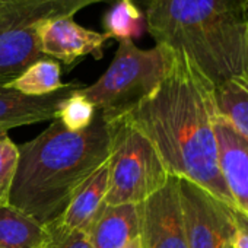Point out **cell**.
Listing matches in <instances>:
<instances>
[{
  "label": "cell",
  "instance_id": "1",
  "mask_svg": "<svg viewBox=\"0 0 248 248\" xmlns=\"http://www.w3.org/2000/svg\"><path fill=\"white\" fill-rule=\"evenodd\" d=\"M170 50L158 88L124 115L151 140L171 175L200 186L239 213L219 167L216 86L184 51Z\"/></svg>",
  "mask_w": 248,
  "mask_h": 248
},
{
  "label": "cell",
  "instance_id": "2",
  "mask_svg": "<svg viewBox=\"0 0 248 248\" xmlns=\"http://www.w3.org/2000/svg\"><path fill=\"white\" fill-rule=\"evenodd\" d=\"M18 149L9 204L53 228L75 191L108 161L111 124L101 111L82 132H70L54 118L47 130Z\"/></svg>",
  "mask_w": 248,
  "mask_h": 248
},
{
  "label": "cell",
  "instance_id": "3",
  "mask_svg": "<svg viewBox=\"0 0 248 248\" xmlns=\"http://www.w3.org/2000/svg\"><path fill=\"white\" fill-rule=\"evenodd\" d=\"M145 22L156 46L184 51L215 86L248 78L245 0H151Z\"/></svg>",
  "mask_w": 248,
  "mask_h": 248
},
{
  "label": "cell",
  "instance_id": "4",
  "mask_svg": "<svg viewBox=\"0 0 248 248\" xmlns=\"http://www.w3.org/2000/svg\"><path fill=\"white\" fill-rule=\"evenodd\" d=\"M171 50L164 46L139 48L133 40L118 41L115 56L105 73L79 92L88 98L107 120L127 114L151 95L164 79Z\"/></svg>",
  "mask_w": 248,
  "mask_h": 248
},
{
  "label": "cell",
  "instance_id": "5",
  "mask_svg": "<svg viewBox=\"0 0 248 248\" xmlns=\"http://www.w3.org/2000/svg\"><path fill=\"white\" fill-rule=\"evenodd\" d=\"M108 121L111 151L105 204H139L158 191L171 174L151 140L126 115Z\"/></svg>",
  "mask_w": 248,
  "mask_h": 248
},
{
  "label": "cell",
  "instance_id": "6",
  "mask_svg": "<svg viewBox=\"0 0 248 248\" xmlns=\"http://www.w3.org/2000/svg\"><path fill=\"white\" fill-rule=\"evenodd\" d=\"M111 0H0V85H8L37 60L40 27L51 19Z\"/></svg>",
  "mask_w": 248,
  "mask_h": 248
},
{
  "label": "cell",
  "instance_id": "7",
  "mask_svg": "<svg viewBox=\"0 0 248 248\" xmlns=\"http://www.w3.org/2000/svg\"><path fill=\"white\" fill-rule=\"evenodd\" d=\"M178 184L187 248H232L239 213L186 178Z\"/></svg>",
  "mask_w": 248,
  "mask_h": 248
},
{
  "label": "cell",
  "instance_id": "8",
  "mask_svg": "<svg viewBox=\"0 0 248 248\" xmlns=\"http://www.w3.org/2000/svg\"><path fill=\"white\" fill-rule=\"evenodd\" d=\"M142 248H187L178 177L138 204Z\"/></svg>",
  "mask_w": 248,
  "mask_h": 248
},
{
  "label": "cell",
  "instance_id": "9",
  "mask_svg": "<svg viewBox=\"0 0 248 248\" xmlns=\"http://www.w3.org/2000/svg\"><path fill=\"white\" fill-rule=\"evenodd\" d=\"M41 53L66 66H73L79 59L93 56L102 59L104 47L111 38L105 32L88 30L73 21V16H62L44 22L38 32Z\"/></svg>",
  "mask_w": 248,
  "mask_h": 248
},
{
  "label": "cell",
  "instance_id": "10",
  "mask_svg": "<svg viewBox=\"0 0 248 248\" xmlns=\"http://www.w3.org/2000/svg\"><path fill=\"white\" fill-rule=\"evenodd\" d=\"M79 88H82L79 82H69L54 93L30 96L11 86L0 85V130L8 132L19 126L53 121L62 101Z\"/></svg>",
  "mask_w": 248,
  "mask_h": 248
},
{
  "label": "cell",
  "instance_id": "11",
  "mask_svg": "<svg viewBox=\"0 0 248 248\" xmlns=\"http://www.w3.org/2000/svg\"><path fill=\"white\" fill-rule=\"evenodd\" d=\"M215 129L223 181L238 212L248 219V139L219 115Z\"/></svg>",
  "mask_w": 248,
  "mask_h": 248
},
{
  "label": "cell",
  "instance_id": "12",
  "mask_svg": "<svg viewBox=\"0 0 248 248\" xmlns=\"http://www.w3.org/2000/svg\"><path fill=\"white\" fill-rule=\"evenodd\" d=\"M108 178L109 168L107 161L72 196L63 216L51 228L56 238H62L75 231H88L105 204Z\"/></svg>",
  "mask_w": 248,
  "mask_h": 248
},
{
  "label": "cell",
  "instance_id": "13",
  "mask_svg": "<svg viewBox=\"0 0 248 248\" xmlns=\"http://www.w3.org/2000/svg\"><path fill=\"white\" fill-rule=\"evenodd\" d=\"M88 235L93 248H124L139 238L138 204H104Z\"/></svg>",
  "mask_w": 248,
  "mask_h": 248
},
{
  "label": "cell",
  "instance_id": "14",
  "mask_svg": "<svg viewBox=\"0 0 248 248\" xmlns=\"http://www.w3.org/2000/svg\"><path fill=\"white\" fill-rule=\"evenodd\" d=\"M56 235L12 204L0 207V248H54Z\"/></svg>",
  "mask_w": 248,
  "mask_h": 248
},
{
  "label": "cell",
  "instance_id": "15",
  "mask_svg": "<svg viewBox=\"0 0 248 248\" xmlns=\"http://www.w3.org/2000/svg\"><path fill=\"white\" fill-rule=\"evenodd\" d=\"M217 115L248 139V78H232L215 89Z\"/></svg>",
  "mask_w": 248,
  "mask_h": 248
},
{
  "label": "cell",
  "instance_id": "16",
  "mask_svg": "<svg viewBox=\"0 0 248 248\" xmlns=\"http://www.w3.org/2000/svg\"><path fill=\"white\" fill-rule=\"evenodd\" d=\"M6 86L30 96L54 93L64 86L62 82L60 63L48 57L37 60Z\"/></svg>",
  "mask_w": 248,
  "mask_h": 248
},
{
  "label": "cell",
  "instance_id": "17",
  "mask_svg": "<svg viewBox=\"0 0 248 248\" xmlns=\"http://www.w3.org/2000/svg\"><path fill=\"white\" fill-rule=\"evenodd\" d=\"M145 16L136 0H115L104 16V30L111 40H133L142 34Z\"/></svg>",
  "mask_w": 248,
  "mask_h": 248
},
{
  "label": "cell",
  "instance_id": "18",
  "mask_svg": "<svg viewBox=\"0 0 248 248\" xmlns=\"http://www.w3.org/2000/svg\"><path fill=\"white\" fill-rule=\"evenodd\" d=\"M79 89L62 101L56 114V118L70 132H82L88 129L96 115L93 104L85 98Z\"/></svg>",
  "mask_w": 248,
  "mask_h": 248
},
{
  "label": "cell",
  "instance_id": "19",
  "mask_svg": "<svg viewBox=\"0 0 248 248\" xmlns=\"http://www.w3.org/2000/svg\"><path fill=\"white\" fill-rule=\"evenodd\" d=\"M19 162V149L12 139L5 135L0 139V207L9 204L14 180Z\"/></svg>",
  "mask_w": 248,
  "mask_h": 248
},
{
  "label": "cell",
  "instance_id": "20",
  "mask_svg": "<svg viewBox=\"0 0 248 248\" xmlns=\"http://www.w3.org/2000/svg\"><path fill=\"white\" fill-rule=\"evenodd\" d=\"M54 248H93L86 231H75L62 238H56Z\"/></svg>",
  "mask_w": 248,
  "mask_h": 248
},
{
  "label": "cell",
  "instance_id": "21",
  "mask_svg": "<svg viewBox=\"0 0 248 248\" xmlns=\"http://www.w3.org/2000/svg\"><path fill=\"white\" fill-rule=\"evenodd\" d=\"M232 248H248V219L241 213L238 215V226Z\"/></svg>",
  "mask_w": 248,
  "mask_h": 248
},
{
  "label": "cell",
  "instance_id": "22",
  "mask_svg": "<svg viewBox=\"0 0 248 248\" xmlns=\"http://www.w3.org/2000/svg\"><path fill=\"white\" fill-rule=\"evenodd\" d=\"M124 248H142V247H140V241H139V238H138V239H135V241H132L127 247H124Z\"/></svg>",
  "mask_w": 248,
  "mask_h": 248
},
{
  "label": "cell",
  "instance_id": "23",
  "mask_svg": "<svg viewBox=\"0 0 248 248\" xmlns=\"http://www.w3.org/2000/svg\"><path fill=\"white\" fill-rule=\"evenodd\" d=\"M151 2V0H136V3L139 5V3H143L145 6H148V3Z\"/></svg>",
  "mask_w": 248,
  "mask_h": 248
},
{
  "label": "cell",
  "instance_id": "24",
  "mask_svg": "<svg viewBox=\"0 0 248 248\" xmlns=\"http://www.w3.org/2000/svg\"><path fill=\"white\" fill-rule=\"evenodd\" d=\"M5 135H8V132H2V130H0V139H2Z\"/></svg>",
  "mask_w": 248,
  "mask_h": 248
},
{
  "label": "cell",
  "instance_id": "25",
  "mask_svg": "<svg viewBox=\"0 0 248 248\" xmlns=\"http://www.w3.org/2000/svg\"><path fill=\"white\" fill-rule=\"evenodd\" d=\"M245 6H247V9H248V0H245Z\"/></svg>",
  "mask_w": 248,
  "mask_h": 248
}]
</instances>
